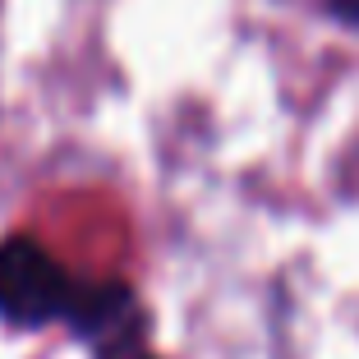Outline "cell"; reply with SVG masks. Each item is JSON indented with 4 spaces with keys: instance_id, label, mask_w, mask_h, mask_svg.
<instances>
[{
    "instance_id": "obj_1",
    "label": "cell",
    "mask_w": 359,
    "mask_h": 359,
    "mask_svg": "<svg viewBox=\"0 0 359 359\" xmlns=\"http://www.w3.org/2000/svg\"><path fill=\"white\" fill-rule=\"evenodd\" d=\"M74 290L79 276L46 244L28 240V235L0 240V323H10L19 332L65 323Z\"/></svg>"
},
{
    "instance_id": "obj_2",
    "label": "cell",
    "mask_w": 359,
    "mask_h": 359,
    "mask_svg": "<svg viewBox=\"0 0 359 359\" xmlns=\"http://www.w3.org/2000/svg\"><path fill=\"white\" fill-rule=\"evenodd\" d=\"M65 327L93 359H157L148 346V313L125 281H79Z\"/></svg>"
}]
</instances>
